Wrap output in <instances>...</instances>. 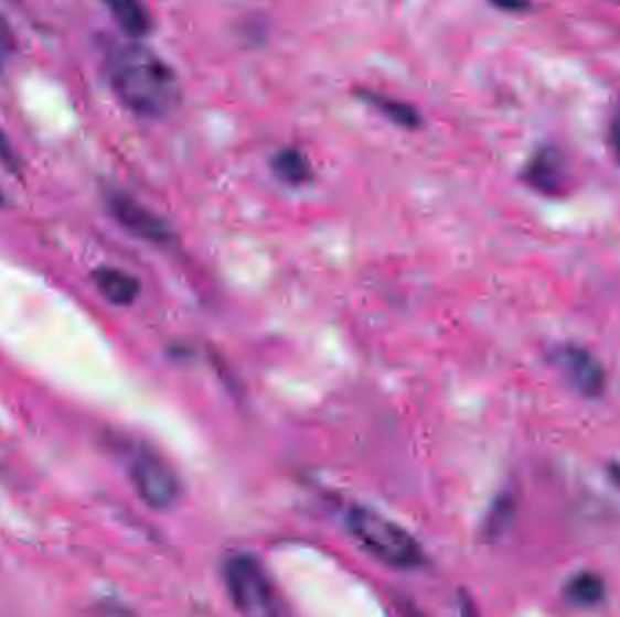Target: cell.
Returning <instances> with one entry per match:
<instances>
[{"label":"cell","mask_w":620,"mask_h":617,"mask_svg":"<svg viewBox=\"0 0 620 617\" xmlns=\"http://www.w3.org/2000/svg\"><path fill=\"white\" fill-rule=\"evenodd\" d=\"M106 72L115 95L140 117H169L182 104L179 76L148 47L115 44L107 51Z\"/></svg>","instance_id":"1"},{"label":"cell","mask_w":620,"mask_h":617,"mask_svg":"<svg viewBox=\"0 0 620 617\" xmlns=\"http://www.w3.org/2000/svg\"><path fill=\"white\" fill-rule=\"evenodd\" d=\"M345 523L354 540L385 565L413 571L427 562L423 546L405 527L371 507H351Z\"/></svg>","instance_id":"2"},{"label":"cell","mask_w":620,"mask_h":617,"mask_svg":"<svg viewBox=\"0 0 620 617\" xmlns=\"http://www.w3.org/2000/svg\"><path fill=\"white\" fill-rule=\"evenodd\" d=\"M224 582L239 613L249 616L280 614V599L276 596L264 565L250 554H236L225 562Z\"/></svg>","instance_id":"3"},{"label":"cell","mask_w":620,"mask_h":617,"mask_svg":"<svg viewBox=\"0 0 620 617\" xmlns=\"http://www.w3.org/2000/svg\"><path fill=\"white\" fill-rule=\"evenodd\" d=\"M129 476L138 496L153 509H169L180 498V480L173 467L149 447L132 455Z\"/></svg>","instance_id":"4"},{"label":"cell","mask_w":620,"mask_h":617,"mask_svg":"<svg viewBox=\"0 0 620 617\" xmlns=\"http://www.w3.org/2000/svg\"><path fill=\"white\" fill-rule=\"evenodd\" d=\"M552 365L565 375L566 382L580 396L600 397L605 393L606 374L599 360L590 351L575 345H563L549 354Z\"/></svg>","instance_id":"5"},{"label":"cell","mask_w":620,"mask_h":617,"mask_svg":"<svg viewBox=\"0 0 620 617\" xmlns=\"http://www.w3.org/2000/svg\"><path fill=\"white\" fill-rule=\"evenodd\" d=\"M107 207L111 210L113 218L137 238L146 239L151 243H165L171 239L168 223L128 194H109Z\"/></svg>","instance_id":"6"},{"label":"cell","mask_w":620,"mask_h":617,"mask_svg":"<svg viewBox=\"0 0 620 617\" xmlns=\"http://www.w3.org/2000/svg\"><path fill=\"white\" fill-rule=\"evenodd\" d=\"M523 177L537 193L557 196L565 191V160L554 149H543L530 160Z\"/></svg>","instance_id":"7"},{"label":"cell","mask_w":620,"mask_h":617,"mask_svg":"<svg viewBox=\"0 0 620 617\" xmlns=\"http://www.w3.org/2000/svg\"><path fill=\"white\" fill-rule=\"evenodd\" d=\"M98 292L111 303L131 304L140 294V281L120 269H98L93 273Z\"/></svg>","instance_id":"8"},{"label":"cell","mask_w":620,"mask_h":617,"mask_svg":"<svg viewBox=\"0 0 620 617\" xmlns=\"http://www.w3.org/2000/svg\"><path fill=\"white\" fill-rule=\"evenodd\" d=\"M107 10L111 11L113 19L129 36L140 39L148 35L153 22L148 8L142 0H104Z\"/></svg>","instance_id":"9"},{"label":"cell","mask_w":620,"mask_h":617,"mask_svg":"<svg viewBox=\"0 0 620 617\" xmlns=\"http://www.w3.org/2000/svg\"><path fill=\"white\" fill-rule=\"evenodd\" d=\"M360 97L368 106L374 107L377 112H382L383 117L391 120L392 123H396L403 129H417L423 123L421 115L417 112L416 107L408 106L405 101L394 100V98L374 91L362 93Z\"/></svg>","instance_id":"10"},{"label":"cell","mask_w":620,"mask_h":617,"mask_svg":"<svg viewBox=\"0 0 620 617\" xmlns=\"http://www.w3.org/2000/svg\"><path fill=\"white\" fill-rule=\"evenodd\" d=\"M565 596L577 607H595L605 602V580L595 572H579L566 583Z\"/></svg>","instance_id":"11"},{"label":"cell","mask_w":620,"mask_h":617,"mask_svg":"<svg viewBox=\"0 0 620 617\" xmlns=\"http://www.w3.org/2000/svg\"><path fill=\"white\" fill-rule=\"evenodd\" d=\"M272 171L281 182L287 185L300 187L303 183H309L312 177V167L303 152L298 149H281L275 158H272Z\"/></svg>","instance_id":"12"},{"label":"cell","mask_w":620,"mask_h":617,"mask_svg":"<svg viewBox=\"0 0 620 617\" xmlns=\"http://www.w3.org/2000/svg\"><path fill=\"white\" fill-rule=\"evenodd\" d=\"M13 51H15V35L4 17L0 15V72H4V67L10 64Z\"/></svg>","instance_id":"13"},{"label":"cell","mask_w":620,"mask_h":617,"mask_svg":"<svg viewBox=\"0 0 620 617\" xmlns=\"http://www.w3.org/2000/svg\"><path fill=\"white\" fill-rule=\"evenodd\" d=\"M0 163L4 165L6 169L10 171H17L19 169V160H17L15 152L11 149L8 138L0 132Z\"/></svg>","instance_id":"14"},{"label":"cell","mask_w":620,"mask_h":617,"mask_svg":"<svg viewBox=\"0 0 620 617\" xmlns=\"http://www.w3.org/2000/svg\"><path fill=\"white\" fill-rule=\"evenodd\" d=\"M495 8L503 11H524L528 8V0H490Z\"/></svg>","instance_id":"15"},{"label":"cell","mask_w":620,"mask_h":617,"mask_svg":"<svg viewBox=\"0 0 620 617\" xmlns=\"http://www.w3.org/2000/svg\"><path fill=\"white\" fill-rule=\"evenodd\" d=\"M610 143L611 149H613V152H616V156L619 158L620 162V117H617L616 120H613V123H611Z\"/></svg>","instance_id":"16"},{"label":"cell","mask_w":620,"mask_h":617,"mask_svg":"<svg viewBox=\"0 0 620 617\" xmlns=\"http://www.w3.org/2000/svg\"><path fill=\"white\" fill-rule=\"evenodd\" d=\"M608 476H610L611 484L620 489V462H613L608 467Z\"/></svg>","instance_id":"17"}]
</instances>
